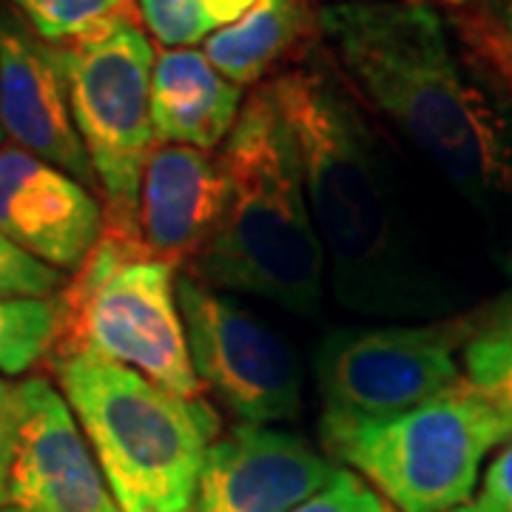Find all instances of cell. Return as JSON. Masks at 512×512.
<instances>
[{"mask_svg": "<svg viewBox=\"0 0 512 512\" xmlns=\"http://www.w3.org/2000/svg\"><path fill=\"white\" fill-rule=\"evenodd\" d=\"M271 89L299 146L339 305L370 319L424 313L393 165L345 83L325 60H308Z\"/></svg>", "mask_w": 512, "mask_h": 512, "instance_id": "6da1fadb", "label": "cell"}, {"mask_svg": "<svg viewBox=\"0 0 512 512\" xmlns=\"http://www.w3.org/2000/svg\"><path fill=\"white\" fill-rule=\"evenodd\" d=\"M350 83L473 200L512 191V117L458 60L427 0H339L319 9Z\"/></svg>", "mask_w": 512, "mask_h": 512, "instance_id": "7a4b0ae2", "label": "cell"}, {"mask_svg": "<svg viewBox=\"0 0 512 512\" xmlns=\"http://www.w3.org/2000/svg\"><path fill=\"white\" fill-rule=\"evenodd\" d=\"M220 163L228 177V205L217 234L197 256L202 282L313 316L322 308L328 265L299 146L271 83L239 109Z\"/></svg>", "mask_w": 512, "mask_h": 512, "instance_id": "3957f363", "label": "cell"}, {"mask_svg": "<svg viewBox=\"0 0 512 512\" xmlns=\"http://www.w3.org/2000/svg\"><path fill=\"white\" fill-rule=\"evenodd\" d=\"M55 373L117 507L194 512L214 410L89 350H57Z\"/></svg>", "mask_w": 512, "mask_h": 512, "instance_id": "277c9868", "label": "cell"}, {"mask_svg": "<svg viewBox=\"0 0 512 512\" xmlns=\"http://www.w3.org/2000/svg\"><path fill=\"white\" fill-rule=\"evenodd\" d=\"M507 439L512 413L467 379L393 419H322L330 456L399 512H447L467 504L484 458Z\"/></svg>", "mask_w": 512, "mask_h": 512, "instance_id": "5b68a950", "label": "cell"}, {"mask_svg": "<svg viewBox=\"0 0 512 512\" xmlns=\"http://www.w3.org/2000/svg\"><path fill=\"white\" fill-rule=\"evenodd\" d=\"M57 350H89L131 367L180 399H200L174 265L137 234L106 228L77 279L60 293Z\"/></svg>", "mask_w": 512, "mask_h": 512, "instance_id": "8992f818", "label": "cell"}, {"mask_svg": "<svg viewBox=\"0 0 512 512\" xmlns=\"http://www.w3.org/2000/svg\"><path fill=\"white\" fill-rule=\"evenodd\" d=\"M52 49L69 86L74 126L94 180L109 200V228L140 237V185L157 140L151 120V40L137 20L126 18Z\"/></svg>", "mask_w": 512, "mask_h": 512, "instance_id": "52a82bcc", "label": "cell"}, {"mask_svg": "<svg viewBox=\"0 0 512 512\" xmlns=\"http://www.w3.org/2000/svg\"><path fill=\"white\" fill-rule=\"evenodd\" d=\"M461 333L453 325L330 330L316 356L322 419L382 421L456 387Z\"/></svg>", "mask_w": 512, "mask_h": 512, "instance_id": "ba28073f", "label": "cell"}, {"mask_svg": "<svg viewBox=\"0 0 512 512\" xmlns=\"http://www.w3.org/2000/svg\"><path fill=\"white\" fill-rule=\"evenodd\" d=\"M177 302L197 379L245 424L299 416L305 373L291 342L237 299L197 276H177Z\"/></svg>", "mask_w": 512, "mask_h": 512, "instance_id": "9c48e42d", "label": "cell"}, {"mask_svg": "<svg viewBox=\"0 0 512 512\" xmlns=\"http://www.w3.org/2000/svg\"><path fill=\"white\" fill-rule=\"evenodd\" d=\"M18 390L20 439L0 512H123L69 402L40 376Z\"/></svg>", "mask_w": 512, "mask_h": 512, "instance_id": "30bf717a", "label": "cell"}, {"mask_svg": "<svg viewBox=\"0 0 512 512\" xmlns=\"http://www.w3.org/2000/svg\"><path fill=\"white\" fill-rule=\"evenodd\" d=\"M336 473L316 447L271 424H237L208 444L194 512H291Z\"/></svg>", "mask_w": 512, "mask_h": 512, "instance_id": "8fae6325", "label": "cell"}, {"mask_svg": "<svg viewBox=\"0 0 512 512\" xmlns=\"http://www.w3.org/2000/svg\"><path fill=\"white\" fill-rule=\"evenodd\" d=\"M0 231L55 271H80L106 231L89 188L26 148L0 146Z\"/></svg>", "mask_w": 512, "mask_h": 512, "instance_id": "7c38bea8", "label": "cell"}, {"mask_svg": "<svg viewBox=\"0 0 512 512\" xmlns=\"http://www.w3.org/2000/svg\"><path fill=\"white\" fill-rule=\"evenodd\" d=\"M0 128L12 146L92 185L94 168L77 134L69 86L55 49L40 46L15 20L0 15Z\"/></svg>", "mask_w": 512, "mask_h": 512, "instance_id": "4fadbf2b", "label": "cell"}, {"mask_svg": "<svg viewBox=\"0 0 512 512\" xmlns=\"http://www.w3.org/2000/svg\"><path fill=\"white\" fill-rule=\"evenodd\" d=\"M228 205L220 160L191 146H154L143 171L137 231L148 251L177 265L200 256L217 234Z\"/></svg>", "mask_w": 512, "mask_h": 512, "instance_id": "5bb4252c", "label": "cell"}, {"mask_svg": "<svg viewBox=\"0 0 512 512\" xmlns=\"http://www.w3.org/2000/svg\"><path fill=\"white\" fill-rule=\"evenodd\" d=\"M242 109V89L197 49H165L151 72V120L157 140L200 151L228 140Z\"/></svg>", "mask_w": 512, "mask_h": 512, "instance_id": "9a60e30c", "label": "cell"}, {"mask_svg": "<svg viewBox=\"0 0 512 512\" xmlns=\"http://www.w3.org/2000/svg\"><path fill=\"white\" fill-rule=\"evenodd\" d=\"M308 29L311 15L305 0H259L237 23L208 37L202 55L242 89L271 72Z\"/></svg>", "mask_w": 512, "mask_h": 512, "instance_id": "2e32d148", "label": "cell"}, {"mask_svg": "<svg viewBox=\"0 0 512 512\" xmlns=\"http://www.w3.org/2000/svg\"><path fill=\"white\" fill-rule=\"evenodd\" d=\"M60 296L52 299H6L0 296V370L26 373L60 339Z\"/></svg>", "mask_w": 512, "mask_h": 512, "instance_id": "e0dca14e", "label": "cell"}, {"mask_svg": "<svg viewBox=\"0 0 512 512\" xmlns=\"http://www.w3.org/2000/svg\"><path fill=\"white\" fill-rule=\"evenodd\" d=\"M259 0H137L143 23L168 49L205 43L248 15Z\"/></svg>", "mask_w": 512, "mask_h": 512, "instance_id": "ac0fdd59", "label": "cell"}, {"mask_svg": "<svg viewBox=\"0 0 512 512\" xmlns=\"http://www.w3.org/2000/svg\"><path fill=\"white\" fill-rule=\"evenodd\" d=\"M43 40L66 46L117 20L134 18L131 0H12Z\"/></svg>", "mask_w": 512, "mask_h": 512, "instance_id": "d6986e66", "label": "cell"}, {"mask_svg": "<svg viewBox=\"0 0 512 512\" xmlns=\"http://www.w3.org/2000/svg\"><path fill=\"white\" fill-rule=\"evenodd\" d=\"M464 365V379L490 393L512 413V330L484 325L464 350Z\"/></svg>", "mask_w": 512, "mask_h": 512, "instance_id": "ffe728a7", "label": "cell"}, {"mask_svg": "<svg viewBox=\"0 0 512 512\" xmlns=\"http://www.w3.org/2000/svg\"><path fill=\"white\" fill-rule=\"evenodd\" d=\"M63 288V276L46 262L18 248L0 231V296L6 299H52Z\"/></svg>", "mask_w": 512, "mask_h": 512, "instance_id": "44dd1931", "label": "cell"}, {"mask_svg": "<svg viewBox=\"0 0 512 512\" xmlns=\"http://www.w3.org/2000/svg\"><path fill=\"white\" fill-rule=\"evenodd\" d=\"M291 512H399L376 487L348 467H336L328 484Z\"/></svg>", "mask_w": 512, "mask_h": 512, "instance_id": "7402d4cb", "label": "cell"}, {"mask_svg": "<svg viewBox=\"0 0 512 512\" xmlns=\"http://www.w3.org/2000/svg\"><path fill=\"white\" fill-rule=\"evenodd\" d=\"M458 29L464 35V43L484 57V63L493 69L512 92V40L507 35H501L493 23H487L484 18H478L476 12H467L458 18Z\"/></svg>", "mask_w": 512, "mask_h": 512, "instance_id": "603a6c76", "label": "cell"}, {"mask_svg": "<svg viewBox=\"0 0 512 512\" xmlns=\"http://www.w3.org/2000/svg\"><path fill=\"white\" fill-rule=\"evenodd\" d=\"M20 439V390L18 384L0 379V504L6 498V481Z\"/></svg>", "mask_w": 512, "mask_h": 512, "instance_id": "cb8c5ba5", "label": "cell"}, {"mask_svg": "<svg viewBox=\"0 0 512 512\" xmlns=\"http://www.w3.org/2000/svg\"><path fill=\"white\" fill-rule=\"evenodd\" d=\"M478 501L490 512H512V439L501 444L498 456L487 467Z\"/></svg>", "mask_w": 512, "mask_h": 512, "instance_id": "d4e9b609", "label": "cell"}, {"mask_svg": "<svg viewBox=\"0 0 512 512\" xmlns=\"http://www.w3.org/2000/svg\"><path fill=\"white\" fill-rule=\"evenodd\" d=\"M473 12L512 40V0H473Z\"/></svg>", "mask_w": 512, "mask_h": 512, "instance_id": "484cf974", "label": "cell"}, {"mask_svg": "<svg viewBox=\"0 0 512 512\" xmlns=\"http://www.w3.org/2000/svg\"><path fill=\"white\" fill-rule=\"evenodd\" d=\"M487 328H510L512 330V299L510 302H504L498 311H495V316L487 322Z\"/></svg>", "mask_w": 512, "mask_h": 512, "instance_id": "4316f807", "label": "cell"}, {"mask_svg": "<svg viewBox=\"0 0 512 512\" xmlns=\"http://www.w3.org/2000/svg\"><path fill=\"white\" fill-rule=\"evenodd\" d=\"M447 512H490L481 501H467V504H461V507H456V510H447Z\"/></svg>", "mask_w": 512, "mask_h": 512, "instance_id": "83f0119b", "label": "cell"}, {"mask_svg": "<svg viewBox=\"0 0 512 512\" xmlns=\"http://www.w3.org/2000/svg\"><path fill=\"white\" fill-rule=\"evenodd\" d=\"M0 134H3V128H0Z\"/></svg>", "mask_w": 512, "mask_h": 512, "instance_id": "f1b7e54d", "label": "cell"}]
</instances>
